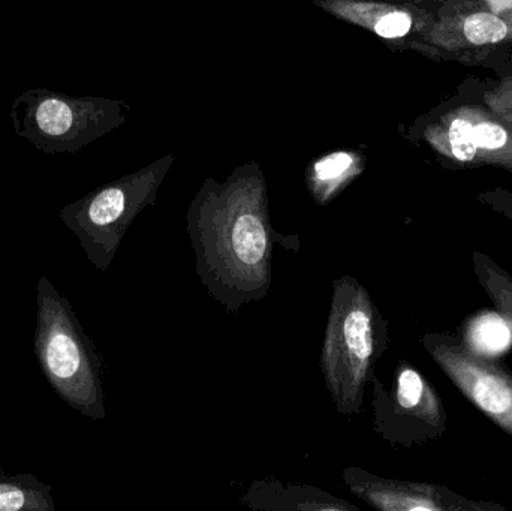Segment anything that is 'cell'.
Here are the masks:
<instances>
[{
  "label": "cell",
  "mask_w": 512,
  "mask_h": 511,
  "mask_svg": "<svg viewBox=\"0 0 512 511\" xmlns=\"http://www.w3.org/2000/svg\"><path fill=\"white\" fill-rule=\"evenodd\" d=\"M420 342L459 392L512 437V372L459 336L429 332Z\"/></svg>",
  "instance_id": "obj_6"
},
{
  "label": "cell",
  "mask_w": 512,
  "mask_h": 511,
  "mask_svg": "<svg viewBox=\"0 0 512 511\" xmlns=\"http://www.w3.org/2000/svg\"><path fill=\"white\" fill-rule=\"evenodd\" d=\"M480 203L490 207L493 212L499 213L512 224V191L508 189L496 188L493 191L483 192L478 197Z\"/></svg>",
  "instance_id": "obj_17"
},
{
  "label": "cell",
  "mask_w": 512,
  "mask_h": 511,
  "mask_svg": "<svg viewBox=\"0 0 512 511\" xmlns=\"http://www.w3.org/2000/svg\"><path fill=\"white\" fill-rule=\"evenodd\" d=\"M0 511H54L51 488L32 474L2 477Z\"/></svg>",
  "instance_id": "obj_12"
},
{
  "label": "cell",
  "mask_w": 512,
  "mask_h": 511,
  "mask_svg": "<svg viewBox=\"0 0 512 511\" xmlns=\"http://www.w3.org/2000/svg\"><path fill=\"white\" fill-rule=\"evenodd\" d=\"M75 114L71 105L62 99H45L36 110V123L44 134H68L74 126Z\"/></svg>",
  "instance_id": "obj_15"
},
{
  "label": "cell",
  "mask_w": 512,
  "mask_h": 511,
  "mask_svg": "<svg viewBox=\"0 0 512 511\" xmlns=\"http://www.w3.org/2000/svg\"><path fill=\"white\" fill-rule=\"evenodd\" d=\"M337 20L363 27L385 42L402 41L414 30L409 9L379 0H313Z\"/></svg>",
  "instance_id": "obj_9"
},
{
  "label": "cell",
  "mask_w": 512,
  "mask_h": 511,
  "mask_svg": "<svg viewBox=\"0 0 512 511\" xmlns=\"http://www.w3.org/2000/svg\"><path fill=\"white\" fill-rule=\"evenodd\" d=\"M472 264L478 284L486 291L496 312L508 324L512 333V276L483 252L475 251L472 254Z\"/></svg>",
  "instance_id": "obj_13"
},
{
  "label": "cell",
  "mask_w": 512,
  "mask_h": 511,
  "mask_svg": "<svg viewBox=\"0 0 512 511\" xmlns=\"http://www.w3.org/2000/svg\"><path fill=\"white\" fill-rule=\"evenodd\" d=\"M486 102L492 108L493 113L512 129V80L502 81L499 86L493 87L486 93Z\"/></svg>",
  "instance_id": "obj_16"
},
{
  "label": "cell",
  "mask_w": 512,
  "mask_h": 511,
  "mask_svg": "<svg viewBox=\"0 0 512 511\" xmlns=\"http://www.w3.org/2000/svg\"><path fill=\"white\" fill-rule=\"evenodd\" d=\"M186 233L201 284L228 312L270 294L274 245L285 237L271 224L258 162L239 165L224 182L207 177L186 213Z\"/></svg>",
  "instance_id": "obj_1"
},
{
  "label": "cell",
  "mask_w": 512,
  "mask_h": 511,
  "mask_svg": "<svg viewBox=\"0 0 512 511\" xmlns=\"http://www.w3.org/2000/svg\"><path fill=\"white\" fill-rule=\"evenodd\" d=\"M430 146L459 164L512 171V135L498 117L475 108H460L424 132Z\"/></svg>",
  "instance_id": "obj_7"
},
{
  "label": "cell",
  "mask_w": 512,
  "mask_h": 511,
  "mask_svg": "<svg viewBox=\"0 0 512 511\" xmlns=\"http://www.w3.org/2000/svg\"><path fill=\"white\" fill-rule=\"evenodd\" d=\"M390 345L388 321L354 276L333 281L321 350V371L340 416H360L376 362Z\"/></svg>",
  "instance_id": "obj_2"
},
{
  "label": "cell",
  "mask_w": 512,
  "mask_h": 511,
  "mask_svg": "<svg viewBox=\"0 0 512 511\" xmlns=\"http://www.w3.org/2000/svg\"><path fill=\"white\" fill-rule=\"evenodd\" d=\"M174 161V155L162 156L65 210L62 218L96 269L107 272L129 227L144 209L156 203Z\"/></svg>",
  "instance_id": "obj_4"
},
{
  "label": "cell",
  "mask_w": 512,
  "mask_h": 511,
  "mask_svg": "<svg viewBox=\"0 0 512 511\" xmlns=\"http://www.w3.org/2000/svg\"><path fill=\"white\" fill-rule=\"evenodd\" d=\"M366 170V158L358 150H336L313 159L304 173L307 191L319 206L333 203Z\"/></svg>",
  "instance_id": "obj_11"
},
{
  "label": "cell",
  "mask_w": 512,
  "mask_h": 511,
  "mask_svg": "<svg viewBox=\"0 0 512 511\" xmlns=\"http://www.w3.org/2000/svg\"><path fill=\"white\" fill-rule=\"evenodd\" d=\"M463 33L471 44H498L508 36V24L492 12H475L466 17Z\"/></svg>",
  "instance_id": "obj_14"
},
{
  "label": "cell",
  "mask_w": 512,
  "mask_h": 511,
  "mask_svg": "<svg viewBox=\"0 0 512 511\" xmlns=\"http://www.w3.org/2000/svg\"><path fill=\"white\" fill-rule=\"evenodd\" d=\"M254 510L270 511H358L354 504L313 486L283 485L274 480H258L243 497Z\"/></svg>",
  "instance_id": "obj_10"
},
{
  "label": "cell",
  "mask_w": 512,
  "mask_h": 511,
  "mask_svg": "<svg viewBox=\"0 0 512 511\" xmlns=\"http://www.w3.org/2000/svg\"><path fill=\"white\" fill-rule=\"evenodd\" d=\"M2 477H5V474H3V471L0 470V479H2Z\"/></svg>",
  "instance_id": "obj_18"
},
{
  "label": "cell",
  "mask_w": 512,
  "mask_h": 511,
  "mask_svg": "<svg viewBox=\"0 0 512 511\" xmlns=\"http://www.w3.org/2000/svg\"><path fill=\"white\" fill-rule=\"evenodd\" d=\"M342 479L352 495L382 511H507L504 506L475 501L432 483L384 479L357 467L345 468Z\"/></svg>",
  "instance_id": "obj_8"
},
{
  "label": "cell",
  "mask_w": 512,
  "mask_h": 511,
  "mask_svg": "<svg viewBox=\"0 0 512 511\" xmlns=\"http://www.w3.org/2000/svg\"><path fill=\"white\" fill-rule=\"evenodd\" d=\"M372 386L373 426L391 446L414 449L439 440L447 432V411L438 390L408 360L394 369L390 387L378 375Z\"/></svg>",
  "instance_id": "obj_5"
},
{
  "label": "cell",
  "mask_w": 512,
  "mask_h": 511,
  "mask_svg": "<svg viewBox=\"0 0 512 511\" xmlns=\"http://www.w3.org/2000/svg\"><path fill=\"white\" fill-rule=\"evenodd\" d=\"M36 356L57 395L93 420H104V374L95 344L75 317L68 299L42 276L38 284Z\"/></svg>",
  "instance_id": "obj_3"
}]
</instances>
